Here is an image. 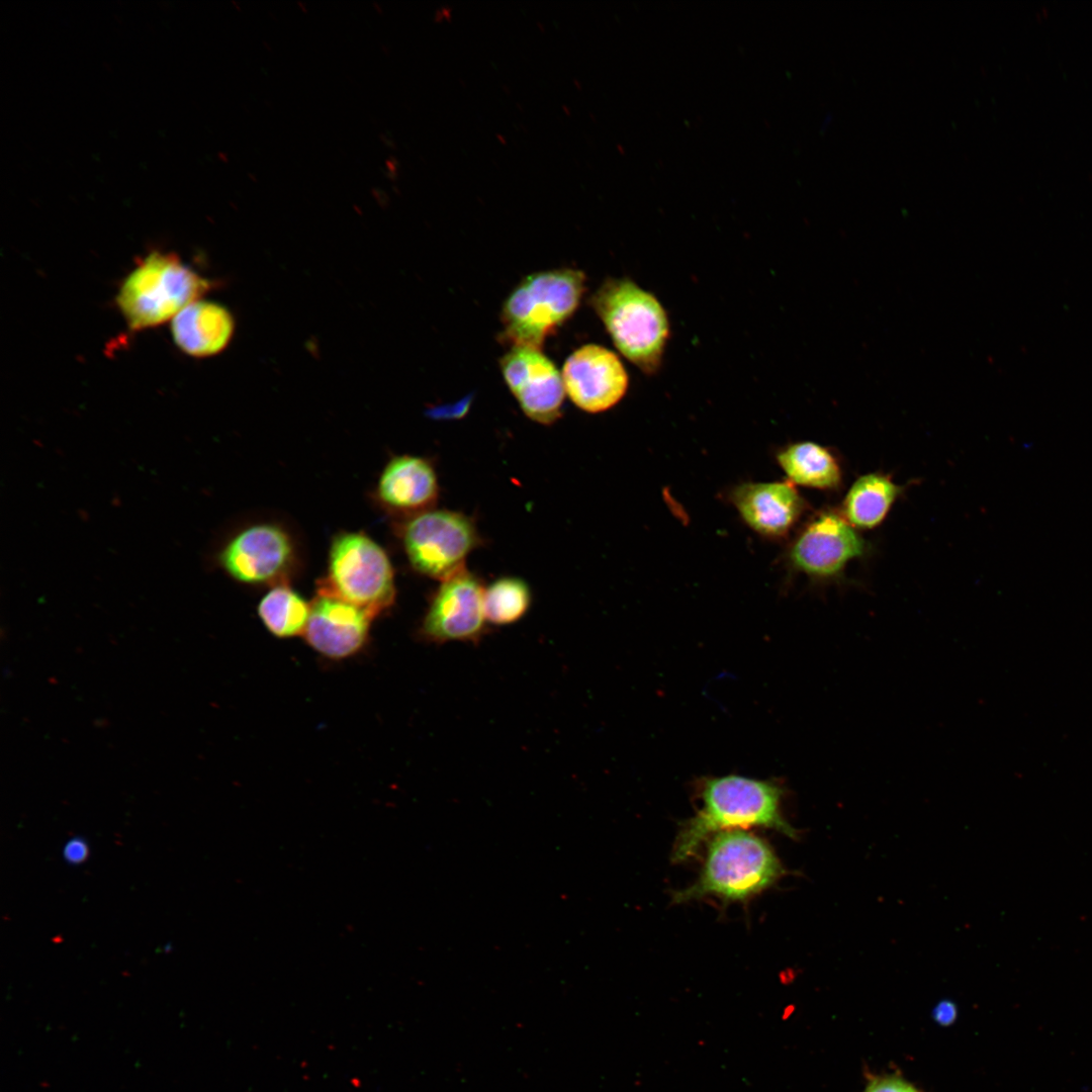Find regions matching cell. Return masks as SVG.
I'll use <instances>...</instances> for the list:
<instances>
[{
  "instance_id": "obj_19",
  "label": "cell",
  "mask_w": 1092,
  "mask_h": 1092,
  "mask_svg": "<svg viewBox=\"0 0 1092 1092\" xmlns=\"http://www.w3.org/2000/svg\"><path fill=\"white\" fill-rule=\"evenodd\" d=\"M258 614L274 636L289 638L304 633L310 615V604L283 582L275 584L262 598Z\"/></svg>"
},
{
  "instance_id": "obj_8",
  "label": "cell",
  "mask_w": 1092,
  "mask_h": 1092,
  "mask_svg": "<svg viewBox=\"0 0 1092 1092\" xmlns=\"http://www.w3.org/2000/svg\"><path fill=\"white\" fill-rule=\"evenodd\" d=\"M867 542L836 510H821L803 525L788 549V562L797 572L817 581L841 575L862 557Z\"/></svg>"
},
{
  "instance_id": "obj_22",
  "label": "cell",
  "mask_w": 1092,
  "mask_h": 1092,
  "mask_svg": "<svg viewBox=\"0 0 1092 1092\" xmlns=\"http://www.w3.org/2000/svg\"><path fill=\"white\" fill-rule=\"evenodd\" d=\"M87 842L81 837H74L67 841L63 849V856L70 864H80L88 856Z\"/></svg>"
},
{
  "instance_id": "obj_20",
  "label": "cell",
  "mask_w": 1092,
  "mask_h": 1092,
  "mask_svg": "<svg viewBox=\"0 0 1092 1092\" xmlns=\"http://www.w3.org/2000/svg\"><path fill=\"white\" fill-rule=\"evenodd\" d=\"M532 602L529 584L514 575L500 576L484 586L483 607L486 621L494 625H510L521 620Z\"/></svg>"
},
{
  "instance_id": "obj_4",
  "label": "cell",
  "mask_w": 1092,
  "mask_h": 1092,
  "mask_svg": "<svg viewBox=\"0 0 1092 1092\" xmlns=\"http://www.w3.org/2000/svg\"><path fill=\"white\" fill-rule=\"evenodd\" d=\"M584 290L585 275L579 269L556 268L526 276L503 304V339L512 346L541 349L545 339L575 312Z\"/></svg>"
},
{
  "instance_id": "obj_23",
  "label": "cell",
  "mask_w": 1092,
  "mask_h": 1092,
  "mask_svg": "<svg viewBox=\"0 0 1092 1092\" xmlns=\"http://www.w3.org/2000/svg\"><path fill=\"white\" fill-rule=\"evenodd\" d=\"M932 1015H933L934 1020L938 1024L949 1025L957 1018V1015H958L957 1004L951 1000L943 999V1000L939 1001L935 1005V1007H934V1009L932 1011Z\"/></svg>"
},
{
  "instance_id": "obj_12",
  "label": "cell",
  "mask_w": 1092,
  "mask_h": 1092,
  "mask_svg": "<svg viewBox=\"0 0 1092 1092\" xmlns=\"http://www.w3.org/2000/svg\"><path fill=\"white\" fill-rule=\"evenodd\" d=\"M561 375L567 396L578 408L589 414L615 406L629 385L620 358L596 344L583 345L571 353L563 364Z\"/></svg>"
},
{
  "instance_id": "obj_5",
  "label": "cell",
  "mask_w": 1092,
  "mask_h": 1092,
  "mask_svg": "<svg viewBox=\"0 0 1092 1092\" xmlns=\"http://www.w3.org/2000/svg\"><path fill=\"white\" fill-rule=\"evenodd\" d=\"M209 288L177 255L154 251L125 277L116 302L129 328L143 330L173 320Z\"/></svg>"
},
{
  "instance_id": "obj_3",
  "label": "cell",
  "mask_w": 1092,
  "mask_h": 1092,
  "mask_svg": "<svg viewBox=\"0 0 1092 1092\" xmlns=\"http://www.w3.org/2000/svg\"><path fill=\"white\" fill-rule=\"evenodd\" d=\"M589 303L619 352L643 373H657L669 338L659 300L628 278H607Z\"/></svg>"
},
{
  "instance_id": "obj_17",
  "label": "cell",
  "mask_w": 1092,
  "mask_h": 1092,
  "mask_svg": "<svg viewBox=\"0 0 1092 1092\" xmlns=\"http://www.w3.org/2000/svg\"><path fill=\"white\" fill-rule=\"evenodd\" d=\"M776 459L794 485L819 490H837L843 482L841 463L828 447L802 441L781 448Z\"/></svg>"
},
{
  "instance_id": "obj_6",
  "label": "cell",
  "mask_w": 1092,
  "mask_h": 1092,
  "mask_svg": "<svg viewBox=\"0 0 1092 1092\" xmlns=\"http://www.w3.org/2000/svg\"><path fill=\"white\" fill-rule=\"evenodd\" d=\"M317 593L346 601L374 618L391 607L395 599L390 559L366 534H338L331 544L327 573L318 582Z\"/></svg>"
},
{
  "instance_id": "obj_21",
  "label": "cell",
  "mask_w": 1092,
  "mask_h": 1092,
  "mask_svg": "<svg viewBox=\"0 0 1092 1092\" xmlns=\"http://www.w3.org/2000/svg\"><path fill=\"white\" fill-rule=\"evenodd\" d=\"M862 1092H922L898 1073L869 1075Z\"/></svg>"
},
{
  "instance_id": "obj_16",
  "label": "cell",
  "mask_w": 1092,
  "mask_h": 1092,
  "mask_svg": "<svg viewBox=\"0 0 1092 1092\" xmlns=\"http://www.w3.org/2000/svg\"><path fill=\"white\" fill-rule=\"evenodd\" d=\"M171 332L178 348L187 355L209 357L229 345L235 332V321L224 306L198 299L172 320Z\"/></svg>"
},
{
  "instance_id": "obj_1",
  "label": "cell",
  "mask_w": 1092,
  "mask_h": 1092,
  "mask_svg": "<svg viewBox=\"0 0 1092 1092\" xmlns=\"http://www.w3.org/2000/svg\"><path fill=\"white\" fill-rule=\"evenodd\" d=\"M698 793L701 806L680 826L672 847L673 861L695 856L704 842L721 831L763 827L791 838L798 836L783 815L784 790L776 782L737 775L704 778Z\"/></svg>"
},
{
  "instance_id": "obj_11",
  "label": "cell",
  "mask_w": 1092,
  "mask_h": 1092,
  "mask_svg": "<svg viewBox=\"0 0 1092 1092\" xmlns=\"http://www.w3.org/2000/svg\"><path fill=\"white\" fill-rule=\"evenodd\" d=\"M499 366L505 382L530 420L552 425L560 418L566 394L562 375L541 349L512 346Z\"/></svg>"
},
{
  "instance_id": "obj_7",
  "label": "cell",
  "mask_w": 1092,
  "mask_h": 1092,
  "mask_svg": "<svg viewBox=\"0 0 1092 1092\" xmlns=\"http://www.w3.org/2000/svg\"><path fill=\"white\" fill-rule=\"evenodd\" d=\"M398 536L412 568L440 581L465 569L468 556L483 544L474 520L448 509L402 520Z\"/></svg>"
},
{
  "instance_id": "obj_15",
  "label": "cell",
  "mask_w": 1092,
  "mask_h": 1092,
  "mask_svg": "<svg viewBox=\"0 0 1092 1092\" xmlns=\"http://www.w3.org/2000/svg\"><path fill=\"white\" fill-rule=\"evenodd\" d=\"M372 619L366 611L346 601L317 593L310 604L305 639L329 658H346L362 648Z\"/></svg>"
},
{
  "instance_id": "obj_13",
  "label": "cell",
  "mask_w": 1092,
  "mask_h": 1092,
  "mask_svg": "<svg viewBox=\"0 0 1092 1092\" xmlns=\"http://www.w3.org/2000/svg\"><path fill=\"white\" fill-rule=\"evenodd\" d=\"M728 500L752 531L768 539L787 537L808 508L788 479L737 484L729 490Z\"/></svg>"
},
{
  "instance_id": "obj_18",
  "label": "cell",
  "mask_w": 1092,
  "mask_h": 1092,
  "mask_svg": "<svg viewBox=\"0 0 1092 1092\" xmlns=\"http://www.w3.org/2000/svg\"><path fill=\"white\" fill-rule=\"evenodd\" d=\"M902 490L889 474L866 473L850 485L839 512L855 529H874L887 518Z\"/></svg>"
},
{
  "instance_id": "obj_14",
  "label": "cell",
  "mask_w": 1092,
  "mask_h": 1092,
  "mask_svg": "<svg viewBox=\"0 0 1092 1092\" xmlns=\"http://www.w3.org/2000/svg\"><path fill=\"white\" fill-rule=\"evenodd\" d=\"M440 494L433 463L417 455H398L383 468L375 489L380 506L402 520L435 508Z\"/></svg>"
},
{
  "instance_id": "obj_10",
  "label": "cell",
  "mask_w": 1092,
  "mask_h": 1092,
  "mask_svg": "<svg viewBox=\"0 0 1092 1092\" xmlns=\"http://www.w3.org/2000/svg\"><path fill=\"white\" fill-rule=\"evenodd\" d=\"M483 592L481 579L466 568L441 580L423 619V637L435 643L478 639L487 623Z\"/></svg>"
},
{
  "instance_id": "obj_9",
  "label": "cell",
  "mask_w": 1092,
  "mask_h": 1092,
  "mask_svg": "<svg viewBox=\"0 0 1092 1092\" xmlns=\"http://www.w3.org/2000/svg\"><path fill=\"white\" fill-rule=\"evenodd\" d=\"M219 566L235 580L249 584L283 583L294 571L295 544L282 527L256 524L234 535L219 550Z\"/></svg>"
},
{
  "instance_id": "obj_2",
  "label": "cell",
  "mask_w": 1092,
  "mask_h": 1092,
  "mask_svg": "<svg viewBox=\"0 0 1092 1092\" xmlns=\"http://www.w3.org/2000/svg\"><path fill=\"white\" fill-rule=\"evenodd\" d=\"M785 870L766 840L747 829H732L713 835L695 883L673 895L674 903L704 897L725 902L750 899L770 888Z\"/></svg>"
}]
</instances>
